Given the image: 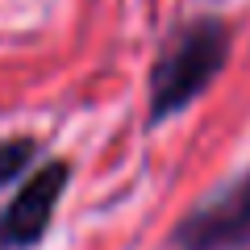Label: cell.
Here are the masks:
<instances>
[{
    "mask_svg": "<svg viewBox=\"0 0 250 250\" xmlns=\"http://www.w3.org/2000/svg\"><path fill=\"white\" fill-rule=\"evenodd\" d=\"M229 54V25L217 17L188 21L167 46L150 71V121H167L188 108L208 83L221 75Z\"/></svg>",
    "mask_w": 250,
    "mask_h": 250,
    "instance_id": "obj_1",
    "label": "cell"
},
{
    "mask_svg": "<svg viewBox=\"0 0 250 250\" xmlns=\"http://www.w3.org/2000/svg\"><path fill=\"white\" fill-rule=\"evenodd\" d=\"M179 250H246L250 246V171L196 205L171 233Z\"/></svg>",
    "mask_w": 250,
    "mask_h": 250,
    "instance_id": "obj_2",
    "label": "cell"
},
{
    "mask_svg": "<svg viewBox=\"0 0 250 250\" xmlns=\"http://www.w3.org/2000/svg\"><path fill=\"white\" fill-rule=\"evenodd\" d=\"M67 179H71L67 163H46L17 188V196L0 213V250H25L50 229L54 205L62 200Z\"/></svg>",
    "mask_w": 250,
    "mask_h": 250,
    "instance_id": "obj_3",
    "label": "cell"
},
{
    "mask_svg": "<svg viewBox=\"0 0 250 250\" xmlns=\"http://www.w3.org/2000/svg\"><path fill=\"white\" fill-rule=\"evenodd\" d=\"M34 138H4L0 142V188L25 179V167L34 163Z\"/></svg>",
    "mask_w": 250,
    "mask_h": 250,
    "instance_id": "obj_4",
    "label": "cell"
}]
</instances>
